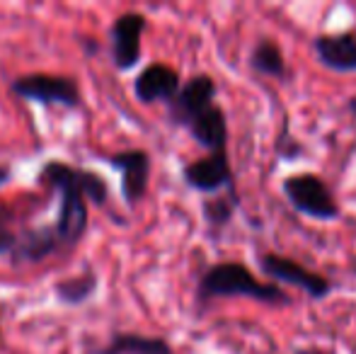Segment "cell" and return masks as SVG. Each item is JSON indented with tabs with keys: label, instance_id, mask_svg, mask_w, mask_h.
<instances>
[{
	"label": "cell",
	"instance_id": "1",
	"mask_svg": "<svg viewBox=\"0 0 356 354\" xmlns=\"http://www.w3.org/2000/svg\"><path fill=\"white\" fill-rule=\"evenodd\" d=\"M39 182L61 192V209L54 226L58 248L63 252L73 250L88 231V202L107 204V182L90 170H80L68 163L51 161L42 168Z\"/></svg>",
	"mask_w": 356,
	"mask_h": 354
},
{
	"label": "cell",
	"instance_id": "2",
	"mask_svg": "<svg viewBox=\"0 0 356 354\" xmlns=\"http://www.w3.org/2000/svg\"><path fill=\"white\" fill-rule=\"evenodd\" d=\"M218 296H248L254 301L272 303V306H282L291 303V298L279 289L277 284H262L252 272L240 262H220L213 265L199 282V298L209 301V298Z\"/></svg>",
	"mask_w": 356,
	"mask_h": 354
},
{
	"label": "cell",
	"instance_id": "3",
	"mask_svg": "<svg viewBox=\"0 0 356 354\" xmlns=\"http://www.w3.org/2000/svg\"><path fill=\"white\" fill-rule=\"evenodd\" d=\"M284 194L291 202V207L298 214L320 221H334L339 218V207L334 202L332 192L313 172H298L284 179Z\"/></svg>",
	"mask_w": 356,
	"mask_h": 354
},
{
	"label": "cell",
	"instance_id": "4",
	"mask_svg": "<svg viewBox=\"0 0 356 354\" xmlns=\"http://www.w3.org/2000/svg\"><path fill=\"white\" fill-rule=\"evenodd\" d=\"M17 97L39 104H61L75 109L80 107V88L68 76H49V73H29L19 76L10 86Z\"/></svg>",
	"mask_w": 356,
	"mask_h": 354
},
{
	"label": "cell",
	"instance_id": "5",
	"mask_svg": "<svg viewBox=\"0 0 356 354\" xmlns=\"http://www.w3.org/2000/svg\"><path fill=\"white\" fill-rule=\"evenodd\" d=\"M216 97V83L211 76H194L187 86H179V92L172 97V102H168V114L170 122L177 127L187 129L199 114L207 112Z\"/></svg>",
	"mask_w": 356,
	"mask_h": 354
},
{
	"label": "cell",
	"instance_id": "6",
	"mask_svg": "<svg viewBox=\"0 0 356 354\" xmlns=\"http://www.w3.org/2000/svg\"><path fill=\"white\" fill-rule=\"evenodd\" d=\"M145 17L141 13H124L112 24V61L119 71H131L141 58V37Z\"/></svg>",
	"mask_w": 356,
	"mask_h": 354
},
{
	"label": "cell",
	"instance_id": "7",
	"mask_svg": "<svg viewBox=\"0 0 356 354\" xmlns=\"http://www.w3.org/2000/svg\"><path fill=\"white\" fill-rule=\"evenodd\" d=\"M259 267L267 277H274L279 282L289 284V287H296L300 291H305L310 298H325L330 293V282L320 274L310 272L303 265L293 260H286L282 255H259Z\"/></svg>",
	"mask_w": 356,
	"mask_h": 354
},
{
	"label": "cell",
	"instance_id": "8",
	"mask_svg": "<svg viewBox=\"0 0 356 354\" xmlns=\"http://www.w3.org/2000/svg\"><path fill=\"white\" fill-rule=\"evenodd\" d=\"M184 182L192 189L204 194H216L220 189H228L233 192V170H230L228 153H209L207 158H199V161L189 163L184 168Z\"/></svg>",
	"mask_w": 356,
	"mask_h": 354
},
{
	"label": "cell",
	"instance_id": "9",
	"mask_svg": "<svg viewBox=\"0 0 356 354\" xmlns=\"http://www.w3.org/2000/svg\"><path fill=\"white\" fill-rule=\"evenodd\" d=\"M112 168L122 172V197L129 207H136L143 199L145 189H148V175H150V158L141 148H131V151L114 153L107 158Z\"/></svg>",
	"mask_w": 356,
	"mask_h": 354
},
{
	"label": "cell",
	"instance_id": "10",
	"mask_svg": "<svg viewBox=\"0 0 356 354\" xmlns=\"http://www.w3.org/2000/svg\"><path fill=\"white\" fill-rule=\"evenodd\" d=\"M134 92L145 104L172 102V97L179 92V73L165 63H153L138 73Z\"/></svg>",
	"mask_w": 356,
	"mask_h": 354
},
{
	"label": "cell",
	"instance_id": "11",
	"mask_svg": "<svg viewBox=\"0 0 356 354\" xmlns=\"http://www.w3.org/2000/svg\"><path fill=\"white\" fill-rule=\"evenodd\" d=\"M54 252H61L54 226H39V228H27L19 236H15L10 260L15 265H29V262H39L44 257L54 255Z\"/></svg>",
	"mask_w": 356,
	"mask_h": 354
},
{
	"label": "cell",
	"instance_id": "12",
	"mask_svg": "<svg viewBox=\"0 0 356 354\" xmlns=\"http://www.w3.org/2000/svg\"><path fill=\"white\" fill-rule=\"evenodd\" d=\"M315 54L330 71L356 73V34H323L315 39Z\"/></svg>",
	"mask_w": 356,
	"mask_h": 354
},
{
	"label": "cell",
	"instance_id": "13",
	"mask_svg": "<svg viewBox=\"0 0 356 354\" xmlns=\"http://www.w3.org/2000/svg\"><path fill=\"white\" fill-rule=\"evenodd\" d=\"M187 129L194 141L207 148L209 153L225 151V143H228V124H225V114L218 104H211V107L204 114H199Z\"/></svg>",
	"mask_w": 356,
	"mask_h": 354
},
{
	"label": "cell",
	"instance_id": "14",
	"mask_svg": "<svg viewBox=\"0 0 356 354\" xmlns=\"http://www.w3.org/2000/svg\"><path fill=\"white\" fill-rule=\"evenodd\" d=\"M88 354H175L163 337H145L136 332H117L104 347Z\"/></svg>",
	"mask_w": 356,
	"mask_h": 354
},
{
	"label": "cell",
	"instance_id": "15",
	"mask_svg": "<svg viewBox=\"0 0 356 354\" xmlns=\"http://www.w3.org/2000/svg\"><path fill=\"white\" fill-rule=\"evenodd\" d=\"M97 274L95 272H83V274H75V277L61 279V282L54 287L56 291V298L66 306H80L85 303L88 298H92V293L97 291Z\"/></svg>",
	"mask_w": 356,
	"mask_h": 354
},
{
	"label": "cell",
	"instance_id": "16",
	"mask_svg": "<svg viewBox=\"0 0 356 354\" xmlns=\"http://www.w3.org/2000/svg\"><path fill=\"white\" fill-rule=\"evenodd\" d=\"M250 66L254 68L262 76H274V78H284L286 76V63L284 56L279 51V47L269 39H262V42L254 47L252 56H250Z\"/></svg>",
	"mask_w": 356,
	"mask_h": 354
},
{
	"label": "cell",
	"instance_id": "17",
	"mask_svg": "<svg viewBox=\"0 0 356 354\" xmlns=\"http://www.w3.org/2000/svg\"><path fill=\"white\" fill-rule=\"evenodd\" d=\"M235 204H238L235 192H230L228 197H216L211 202L204 204V216H207L209 223H213V226H223V223L230 221V216H233Z\"/></svg>",
	"mask_w": 356,
	"mask_h": 354
},
{
	"label": "cell",
	"instance_id": "18",
	"mask_svg": "<svg viewBox=\"0 0 356 354\" xmlns=\"http://www.w3.org/2000/svg\"><path fill=\"white\" fill-rule=\"evenodd\" d=\"M13 243H15V236L8 231H0V255L3 252H10L13 250Z\"/></svg>",
	"mask_w": 356,
	"mask_h": 354
},
{
	"label": "cell",
	"instance_id": "19",
	"mask_svg": "<svg viewBox=\"0 0 356 354\" xmlns=\"http://www.w3.org/2000/svg\"><path fill=\"white\" fill-rule=\"evenodd\" d=\"M8 179H10V168L5 166V168H0V184L8 182Z\"/></svg>",
	"mask_w": 356,
	"mask_h": 354
},
{
	"label": "cell",
	"instance_id": "20",
	"mask_svg": "<svg viewBox=\"0 0 356 354\" xmlns=\"http://www.w3.org/2000/svg\"><path fill=\"white\" fill-rule=\"evenodd\" d=\"M349 112H352L354 117H356V95H354L352 99H349Z\"/></svg>",
	"mask_w": 356,
	"mask_h": 354
},
{
	"label": "cell",
	"instance_id": "21",
	"mask_svg": "<svg viewBox=\"0 0 356 354\" xmlns=\"http://www.w3.org/2000/svg\"><path fill=\"white\" fill-rule=\"evenodd\" d=\"M296 354H325V352H320V350H296Z\"/></svg>",
	"mask_w": 356,
	"mask_h": 354
}]
</instances>
